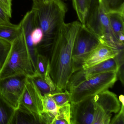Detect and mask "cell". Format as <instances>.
Here are the masks:
<instances>
[{
	"label": "cell",
	"instance_id": "cell-15",
	"mask_svg": "<svg viewBox=\"0 0 124 124\" xmlns=\"http://www.w3.org/2000/svg\"><path fill=\"white\" fill-rule=\"evenodd\" d=\"M112 30L118 40L124 45V13H107Z\"/></svg>",
	"mask_w": 124,
	"mask_h": 124
},
{
	"label": "cell",
	"instance_id": "cell-9",
	"mask_svg": "<svg viewBox=\"0 0 124 124\" xmlns=\"http://www.w3.org/2000/svg\"><path fill=\"white\" fill-rule=\"evenodd\" d=\"M43 96L33 81L28 78L19 105L34 115L39 119L40 124L43 111Z\"/></svg>",
	"mask_w": 124,
	"mask_h": 124
},
{
	"label": "cell",
	"instance_id": "cell-3",
	"mask_svg": "<svg viewBox=\"0 0 124 124\" xmlns=\"http://www.w3.org/2000/svg\"><path fill=\"white\" fill-rule=\"evenodd\" d=\"M35 74L22 31L11 43L10 51L0 70V79L19 74L30 78Z\"/></svg>",
	"mask_w": 124,
	"mask_h": 124
},
{
	"label": "cell",
	"instance_id": "cell-31",
	"mask_svg": "<svg viewBox=\"0 0 124 124\" xmlns=\"http://www.w3.org/2000/svg\"><path fill=\"white\" fill-rule=\"evenodd\" d=\"M88 13L93 11L99 6L100 0H88Z\"/></svg>",
	"mask_w": 124,
	"mask_h": 124
},
{
	"label": "cell",
	"instance_id": "cell-17",
	"mask_svg": "<svg viewBox=\"0 0 124 124\" xmlns=\"http://www.w3.org/2000/svg\"><path fill=\"white\" fill-rule=\"evenodd\" d=\"M16 111L0 94V124H12Z\"/></svg>",
	"mask_w": 124,
	"mask_h": 124
},
{
	"label": "cell",
	"instance_id": "cell-30",
	"mask_svg": "<svg viewBox=\"0 0 124 124\" xmlns=\"http://www.w3.org/2000/svg\"><path fill=\"white\" fill-rule=\"evenodd\" d=\"M10 18L4 10L0 6V25H9L12 24Z\"/></svg>",
	"mask_w": 124,
	"mask_h": 124
},
{
	"label": "cell",
	"instance_id": "cell-29",
	"mask_svg": "<svg viewBox=\"0 0 124 124\" xmlns=\"http://www.w3.org/2000/svg\"><path fill=\"white\" fill-rule=\"evenodd\" d=\"M12 0H0V6L10 18L12 17Z\"/></svg>",
	"mask_w": 124,
	"mask_h": 124
},
{
	"label": "cell",
	"instance_id": "cell-11",
	"mask_svg": "<svg viewBox=\"0 0 124 124\" xmlns=\"http://www.w3.org/2000/svg\"><path fill=\"white\" fill-rule=\"evenodd\" d=\"M19 24L22 30L27 49L31 56L35 71L37 73L36 60L38 52L37 47L33 44L31 38L32 32L37 26L34 11L32 9L26 14Z\"/></svg>",
	"mask_w": 124,
	"mask_h": 124
},
{
	"label": "cell",
	"instance_id": "cell-14",
	"mask_svg": "<svg viewBox=\"0 0 124 124\" xmlns=\"http://www.w3.org/2000/svg\"><path fill=\"white\" fill-rule=\"evenodd\" d=\"M43 95V111L41 116V124H53L59 107L50 94Z\"/></svg>",
	"mask_w": 124,
	"mask_h": 124
},
{
	"label": "cell",
	"instance_id": "cell-23",
	"mask_svg": "<svg viewBox=\"0 0 124 124\" xmlns=\"http://www.w3.org/2000/svg\"><path fill=\"white\" fill-rule=\"evenodd\" d=\"M30 78L33 81L42 95L50 94L55 92L49 85L44 78L38 74H35Z\"/></svg>",
	"mask_w": 124,
	"mask_h": 124
},
{
	"label": "cell",
	"instance_id": "cell-28",
	"mask_svg": "<svg viewBox=\"0 0 124 124\" xmlns=\"http://www.w3.org/2000/svg\"><path fill=\"white\" fill-rule=\"evenodd\" d=\"M117 114L111 120L109 124H124V105L121 106L120 110L117 113Z\"/></svg>",
	"mask_w": 124,
	"mask_h": 124
},
{
	"label": "cell",
	"instance_id": "cell-16",
	"mask_svg": "<svg viewBox=\"0 0 124 124\" xmlns=\"http://www.w3.org/2000/svg\"><path fill=\"white\" fill-rule=\"evenodd\" d=\"M12 124H40V122L34 115L19 105L16 109Z\"/></svg>",
	"mask_w": 124,
	"mask_h": 124
},
{
	"label": "cell",
	"instance_id": "cell-1",
	"mask_svg": "<svg viewBox=\"0 0 124 124\" xmlns=\"http://www.w3.org/2000/svg\"><path fill=\"white\" fill-rule=\"evenodd\" d=\"M82 25L78 21L64 22L51 45L48 58L50 74L56 91L67 90L69 80L75 72L72 59L73 48L77 35Z\"/></svg>",
	"mask_w": 124,
	"mask_h": 124
},
{
	"label": "cell",
	"instance_id": "cell-2",
	"mask_svg": "<svg viewBox=\"0 0 124 124\" xmlns=\"http://www.w3.org/2000/svg\"><path fill=\"white\" fill-rule=\"evenodd\" d=\"M37 27L42 30L43 38L37 46L39 51L50 48L59 29L64 22L68 8L62 0H50L47 2L33 4Z\"/></svg>",
	"mask_w": 124,
	"mask_h": 124
},
{
	"label": "cell",
	"instance_id": "cell-4",
	"mask_svg": "<svg viewBox=\"0 0 124 124\" xmlns=\"http://www.w3.org/2000/svg\"><path fill=\"white\" fill-rule=\"evenodd\" d=\"M85 26L101 43L118 50L124 49V45L119 41L114 33L107 13L100 1L99 6L88 14Z\"/></svg>",
	"mask_w": 124,
	"mask_h": 124
},
{
	"label": "cell",
	"instance_id": "cell-24",
	"mask_svg": "<svg viewBox=\"0 0 124 124\" xmlns=\"http://www.w3.org/2000/svg\"><path fill=\"white\" fill-rule=\"evenodd\" d=\"M49 66L48 58L45 55L38 53L37 56L36 63L37 74L43 77H45L46 73Z\"/></svg>",
	"mask_w": 124,
	"mask_h": 124
},
{
	"label": "cell",
	"instance_id": "cell-33",
	"mask_svg": "<svg viewBox=\"0 0 124 124\" xmlns=\"http://www.w3.org/2000/svg\"><path fill=\"white\" fill-rule=\"evenodd\" d=\"M119 99L122 105H124V96L123 95H120L119 97Z\"/></svg>",
	"mask_w": 124,
	"mask_h": 124
},
{
	"label": "cell",
	"instance_id": "cell-8",
	"mask_svg": "<svg viewBox=\"0 0 124 124\" xmlns=\"http://www.w3.org/2000/svg\"><path fill=\"white\" fill-rule=\"evenodd\" d=\"M28 78L19 74L0 79V94L16 109L19 106Z\"/></svg>",
	"mask_w": 124,
	"mask_h": 124
},
{
	"label": "cell",
	"instance_id": "cell-21",
	"mask_svg": "<svg viewBox=\"0 0 124 124\" xmlns=\"http://www.w3.org/2000/svg\"><path fill=\"white\" fill-rule=\"evenodd\" d=\"M93 102L94 113L93 124H109L112 115L107 113L94 101Z\"/></svg>",
	"mask_w": 124,
	"mask_h": 124
},
{
	"label": "cell",
	"instance_id": "cell-20",
	"mask_svg": "<svg viewBox=\"0 0 124 124\" xmlns=\"http://www.w3.org/2000/svg\"><path fill=\"white\" fill-rule=\"evenodd\" d=\"M71 124V104L59 107L58 112L53 124Z\"/></svg>",
	"mask_w": 124,
	"mask_h": 124
},
{
	"label": "cell",
	"instance_id": "cell-7",
	"mask_svg": "<svg viewBox=\"0 0 124 124\" xmlns=\"http://www.w3.org/2000/svg\"><path fill=\"white\" fill-rule=\"evenodd\" d=\"M123 58L117 55L90 68L81 69L74 72L69 80L67 90L69 91L80 83L96 75L104 72L119 71L120 65L124 63Z\"/></svg>",
	"mask_w": 124,
	"mask_h": 124
},
{
	"label": "cell",
	"instance_id": "cell-5",
	"mask_svg": "<svg viewBox=\"0 0 124 124\" xmlns=\"http://www.w3.org/2000/svg\"><path fill=\"white\" fill-rule=\"evenodd\" d=\"M117 79V72L101 73L88 79L72 88L70 103L77 102L94 96L114 86Z\"/></svg>",
	"mask_w": 124,
	"mask_h": 124
},
{
	"label": "cell",
	"instance_id": "cell-18",
	"mask_svg": "<svg viewBox=\"0 0 124 124\" xmlns=\"http://www.w3.org/2000/svg\"><path fill=\"white\" fill-rule=\"evenodd\" d=\"M22 32L20 24L0 25V38L12 43Z\"/></svg>",
	"mask_w": 124,
	"mask_h": 124
},
{
	"label": "cell",
	"instance_id": "cell-12",
	"mask_svg": "<svg viewBox=\"0 0 124 124\" xmlns=\"http://www.w3.org/2000/svg\"><path fill=\"white\" fill-rule=\"evenodd\" d=\"M123 50L124 49H115L106 44L100 43L83 62L81 69H85L110 59L114 58Z\"/></svg>",
	"mask_w": 124,
	"mask_h": 124
},
{
	"label": "cell",
	"instance_id": "cell-22",
	"mask_svg": "<svg viewBox=\"0 0 124 124\" xmlns=\"http://www.w3.org/2000/svg\"><path fill=\"white\" fill-rule=\"evenodd\" d=\"M107 13H124V0H100Z\"/></svg>",
	"mask_w": 124,
	"mask_h": 124
},
{
	"label": "cell",
	"instance_id": "cell-13",
	"mask_svg": "<svg viewBox=\"0 0 124 124\" xmlns=\"http://www.w3.org/2000/svg\"><path fill=\"white\" fill-rule=\"evenodd\" d=\"M95 103L109 114H117L121 108L120 101L116 94L108 90L102 91L93 97Z\"/></svg>",
	"mask_w": 124,
	"mask_h": 124
},
{
	"label": "cell",
	"instance_id": "cell-19",
	"mask_svg": "<svg viewBox=\"0 0 124 124\" xmlns=\"http://www.w3.org/2000/svg\"><path fill=\"white\" fill-rule=\"evenodd\" d=\"M73 8L79 21L85 25L88 12V0H72Z\"/></svg>",
	"mask_w": 124,
	"mask_h": 124
},
{
	"label": "cell",
	"instance_id": "cell-27",
	"mask_svg": "<svg viewBox=\"0 0 124 124\" xmlns=\"http://www.w3.org/2000/svg\"><path fill=\"white\" fill-rule=\"evenodd\" d=\"M43 36L42 30L39 27H36L33 30L31 33V38L35 46H37L42 42Z\"/></svg>",
	"mask_w": 124,
	"mask_h": 124
},
{
	"label": "cell",
	"instance_id": "cell-10",
	"mask_svg": "<svg viewBox=\"0 0 124 124\" xmlns=\"http://www.w3.org/2000/svg\"><path fill=\"white\" fill-rule=\"evenodd\" d=\"M93 97L79 102L70 103L71 124H93L94 105Z\"/></svg>",
	"mask_w": 124,
	"mask_h": 124
},
{
	"label": "cell",
	"instance_id": "cell-25",
	"mask_svg": "<svg viewBox=\"0 0 124 124\" xmlns=\"http://www.w3.org/2000/svg\"><path fill=\"white\" fill-rule=\"evenodd\" d=\"M50 94L58 106H63L70 103V93L67 90L56 91Z\"/></svg>",
	"mask_w": 124,
	"mask_h": 124
},
{
	"label": "cell",
	"instance_id": "cell-32",
	"mask_svg": "<svg viewBox=\"0 0 124 124\" xmlns=\"http://www.w3.org/2000/svg\"><path fill=\"white\" fill-rule=\"evenodd\" d=\"M50 0H32L33 3L34 4H40V3H45L47 2Z\"/></svg>",
	"mask_w": 124,
	"mask_h": 124
},
{
	"label": "cell",
	"instance_id": "cell-6",
	"mask_svg": "<svg viewBox=\"0 0 124 124\" xmlns=\"http://www.w3.org/2000/svg\"><path fill=\"white\" fill-rule=\"evenodd\" d=\"M100 43L85 25L82 26L77 35L73 48L72 59L75 72L82 68L83 62Z\"/></svg>",
	"mask_w": 124,
	"mask_h": 124
},
{
	"label": "cell",
	"instance_id": "cell-26",
	"mask_svg": "<svg viewBox=\"0 0 124 124\" xmlns=\"http://www.w3.org/2000/svg\"><path fill=\"white\" fill-rule=\"evenodd\" d=\"M11 43L0 38V70L2 67L10 51Z\"/></svg>",
	"mask_w": 124,
	"mask_h": 124
}]
</instances>
